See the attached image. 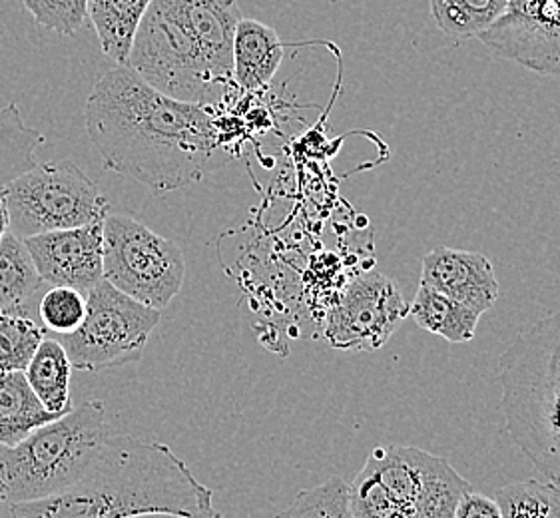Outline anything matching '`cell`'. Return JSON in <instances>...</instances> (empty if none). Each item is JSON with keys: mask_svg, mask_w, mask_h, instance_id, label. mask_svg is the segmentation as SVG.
<instances>
[{"mask_svg": "<svg viewBox=\"0 0 560 518\" xmlns=\"http://www.w3.org/2000/svg\"><path fill=\"white\" fill-rule=\"evenodd\" d=\"M24 375L46 411L62 417L72 409V401H70L72 363L68 360L67 350L58 339H43L40 348L34 353L33 361L28 363Z\"/></svg>", "mask_w": 560, "mask_h": 518, "instance_id": "e0dca14e", "label": "cell"}, {"mask_svg": "<svg viewBox=\"0 0 560 518\" xmlns=\"http://www.w3.org/2000/svg\"><path fill=\"white\" fill-rule=\"evenodd\" d=\"M453 518H501V508L491 496L469 491L460 496Z\"/></svg>", "mask_w": 560, "mask_h": 518, "instance_id": "4316f807", "label": "cell"}, {"mask_svg": "<svg viewBox=\"0 0 560 518\" xmlns=\"http://www.w3.org/2000/svg\"><path fill=\"white\" fill-rule=\"evenodd\" d=\"M104 280L140 304L162 311L182 292V249L128 214L104 217Z\"/></svg>", "mask_w": 560, "mask_h": 518, "instance_id": "ba28073f", "label": "cell"}, {"mask_svg": "<svg viewBox=\"0 0 560 518\" xmlns=\"http://www.w3.org/2000/svg\"><path fill=\"white\" fill-rule=\"evenodd\" d=\"M501 409L516 447L560 485V311L528 327L499 360Z\"/></svg>", "mask_w": 560, "mask_h": 518, "instance_id": "3957f363", "label": "cell"}, {"mask_svg": "<svg viewBox=\"0 0 560 518\" xmlns=\"http://www.w3.org/2000/svg\"><path fill=\"white\" fill-rule=\"evenodd\" d=\"M501 518H560V485L516 481L494 493Z\"/></svg>", "mask_w": 560, "mask_h": 518, "instance_id": "7402d4cb", "label": "cell"}, {"mask_svg": "<svg viewBox=\"0 0 560 518\" xmlns=\"http://www.w3.org/2000/svg\"><path fill=\"white\" fill-rule=\"evenodd\" d=\"M481 40L523 67L560 74V0H509L506 14Z\"/></svg>", "mask_w": 560, "mask_h": 518, "instance_id": "8fae6325", "label": "cell"}, {"mask_svg": "<svg viewBox=\"0 0 560 518\" xmlns=\"http://www.w3.org/2000/svg\"><path fill=\"white\" fill-rule=\"evenodd\" d=\"M45 333L26 309L0 311V372H26Z\"/></svg>", "mask_w": 560, "mask_h": 518, "instance_id": "44dd1931", "label": "cell"}, {"mask_svg": "<svg viewBox=\"0 0 560 518\" xmlns=\"http://www.w3.org/2000/svg\"><path fill=\"white\" fill-rule=\"evenodd\" d=\"M160 311L102 280L86 295V316L79 329L60 335L72 369L106 372L142 360Z\"/></svg>", "mask_w": 560, "mask_h": 518, "instance_id": "9c48e42d", "label": "cell"}, {"mask_svg": "<svg viewBox=\"0 0 560 518\" xmlns=\"http://www.w3.org/2000/svg\"><path fill=\"white\" fill-rule=\"evenodd\" d=\"M409 316L399 285L382 271H365L341 293L325 327V339L341 351H377Z\"/></svg>", "mask_w": 560, "mask_h": 518, "instance_id": "30bf717a", "label": "cell"}, {"mask_svg": "<svg viewBox=\"0 0 560 518\" xmlns=\"http://www.w3.org/2000/svg\"><path fill=\"white\" fill-rule=\"evenodd\" d=\"M84 125L104 169L154 193L186 188L230 162L212 106L174 101L130 67L96 80Z\"/></svg>", "mask_w": 560, "mask_h": 518, "instance_id": "6da1fadb", "label": "cell"}, {"mask_svg": "<svg viewBox=\"0 0 560 518\" xmlns=\"http://www.w3.org/2000/svg\"><path fill=\"white\" fill-rule=\"evenodd\" d=\"M276 518H353L349 485L341 476H334L322 485L305 488Z\"/></svg>", "mask_w": 560, "mask_h": 518, "instance_id": "cb8c5ba5", "label": "cell"}, {"mask_svg": "<svg viewBox=\"0 0 560 518\" xmlns=\"http://www.w3.org/2000/svg\"><path fill=\"white\" fill-rule=\"evenodd\" d=\"M28 433V428L21 427V425H14V423H4L0 421V445L4 447H14L19 440H23Z\"/></svg>", "mask_w": 560, "mask_h": 518, "instance_id": "83f0119b", "label": "cell"}, {"mask_svg": "<svg viewBox=\"0 0 560 518\" xmlns=\"http://www.w3.org/2000/svg\"><path fill=\"white\" fill-rule=\"evenodd\" d=\"M170 510L191 518H222L213 491L168 445L110 435L74 485L45 501L12 505V518H124Z\"/></svg>", "mask_w": 560, "mask_h": 518, "instance_id": "7a4b0ae2", "label": "cell"}, {"mask_svg": "<svg viewBox=\"0 0 560 518\" xmlns=\"http://www.w3.org/2000/svg\"><path fill=\"white\" fill-rule=\"evenodd\" d=\"M24 9L46 31L74 36L89 19V0H23Z\"/></svg>", "mask_w": 560, "mask_h": 518, "instance_id": "484cf974", "label": "cell"}, {"mask_svg": "<svg viewBox=\"0 0 560 518\" xmlns=\"http://www.w3.org/2000/svg\"><path fill=\"white\" fill-rule=\"evenodd\" d=\"M43 287L23 237L11 229L0 239V311H21Z\"/></svg>", "mask_w": 560, "mask_h": 518, "instance_id": "ac0fdd59", "label": "cell"}, {"mask_svg": "<svg viewBox=\"0 0 560 518\" xmlns=\"http://www.w3.org/2000/svg\"><path fill=\"white\" fill-rule=\"evenodd\" d=\"M421 285L487 314L499 299L493 263L479 251L435 248L423 258Z\"/></svg>", "mask_w": 560, "mask_h": 518, "instance_id": "4fadbf2b", "label": "cell"}, {"mask_svg": "<svg viewBox=\"0 0 560 518\" xmlns=\"http://www.w3.org/2000/svg\"><path fill=\"white\" fill-rule=\"evenodd\" d=\"M110 437L106 407L89 399L0 455V503L23 505L74 485Z\"/></svg>", "mask_w": 560, "mask_h": 518, "instance_id": "277c9868", "label": "cell"}, {"mask_svg": "<svg viewBox=\"0 0 560 518\" xmlns=\"http://www.w3.org/2000/svg\"><path fill=\"white\" fill-rule=\"evenodd\" d=\"M11 229V220H9V208H7V190L0 188V239Z\"/></svg>", "mask_w": 560, "mask_h": 518, "instance_id": "f1b7e54d", "label": "cell"}, {"mask_svg": "<svg viewBox=\"0 0 560 518\" xmlns=\"http://www.w3.org/2000/svg\"><path fill=\"white\" fill-rule=\"evenodd\" d=\"M124 518H191L188 515H179V513H170V510H152V513H140V515H132V517Z\"/></svg>", "mask_w": 560, "mask_h": 518, "instance_id": "f546056e", "label": "cell"}, {"mask_svg": "<svg viewBox=\"0 0 560 518\" xmlns=\"http://www.w3.org/2000/svg\"><path fill=\"white\" fill-rule=\"evenodd\" d=\"M472 491L447 459L419 447H375L349 485L353 518H453Z\"/></svg>", "mask_w": 560, "mask_h": 518, "instance_id": "5b68a950", "label": "cell"}, {"mask_svg": "<svg viewBox=\"0 0 560 518\" xmlns=\"http://www.w3.org/2000/svg\"><path fill=\"white\" fill-rule=\"evenodd\" d=\"M409 316L415 323L433 335L447 339L448 343H467L475 338L481 314L471 307L451 299L443 293L419 285L415 299L409 304Z\"/></svg>", "mask_w": 560, "mask_h": 518, "instance_id": "2e32d148", "label": "cell"}, {"mask_svg": "<svg viewBox=\"0 0 560 518\" xmlns=\"http://www.w3.org/2000/svg\"><path fill=\"white\" fill-rule=\"evenodd\" d=\"M128 67L174 101L215 106L234 89L215 72L178 0H152L138 24Z\"/></svg>", "mask_w": 560, "mask_h": 518, "instance_id": "8992f818", "label": "cell"}, {"mask_svg": "<svg viewBox=\"0 0 560 518\" xmlns=\"http://www.w3.org/2000/svg\"><path fill=\"white\" fill-rule=\"evenodd\" d=\"M58 417L46 411L24 372H0V421L34 431Z\"/></svg>", "mask_w": 560, "mask_h": 518, "instance_id": "603a6c76", "label": "cell"}, {"mask_svg": "<svg viewBox=\"0 0 560 518\" xmlns=\"http://www.w3.org/2000/svg\"><path fill=\"white\" fill-rule=\"evenodd\" d=\"M38 316L43 319L45 329L58 335H67L79 329L80 323L84 321L86 297L72 287L55 285L43 295L38 305Z\"/></svg>", "mask_w": 560, "mask_h": 518, "instance_id": "d4e9b609", "label": "cell"}, {"mask_svg": "<svg viewBox=\"0 0 560 518\" xmlns=\"http://www.w3.org/2000/svg\"><path fill=\"white\" fill-rule=\"evenodd\" d=\"M43 282L89 295L104 280V220L24 239Z\"/></svg>", "mask_w": 560, "mask_h": 518, "instance_id": "7c38bea8", "label": "cell"}, {"mask_svg": "<svg viewBox=\"0 0 560 518\" xmlns=\"http://www.w3.org/2000/svg\"><path fill=\"white\" fill-rule=\"evenodd\" d=\"M431 16L451 38H481L509 11V0H429Z\"/></svg>", "mask_w": 560, "mask_h": 518, "instance_id": "ffe728a7", "label": "cell"}, {"mask_svg": "<svg viewBox=\"0 0 560 518\" xmlns=\"http://www.w3.org/2000/svg\"><path fill=\"white\" fill-rule=\"evenodd\" d=\"M152 0H89L90 23L98 34L102 52L128 67L138 24L150 9Z\"/></svg>", "mask_w": 560, "mask_h": 518, "instance_id": "9a60e30c", "label": "cell"}, {"mask_svg": "<svg viewBox=\"0 0 560 518\" xmlns=\"http://www.w3.org/2000/svg\"><path fill=\"white\" fill-rule=\"evenodd\" d=\"M43 144L45 134L24 122L19 104L0 108V188L38 164L36 150Z\"/></svg>", "mask_w": 560, "mask_h": 518, "instance_id": "d6986e66", "label": "cell"}, {"mask_svg": "<svg viewBox=\"0 0 560 518\" xmlns=\"http://www.w3.org/2000/svg\"><path fill=\"white\" fill-rule=\"evenodd\" d=\"M11 232L33 237L89 226L108 215V198L72 160L36 164L7 188Z\"/></svg>", "mask_w": 560, "mask_h": 518, "instance_id": "52a82bcc", "label": "cell"}, {"mask_svg": "<svg viewBox=\"0 0 560 518\" xmlns=\"http://www.w3.org/2000/svg\"><path fill=\"white\" fill-rule=\"evenodd\" d=\"M283 43L278 33L254 19H242L234 36V82L242 91H261L280 70Z\"/></svg>", "mask_w": 560, "mask_h": 518, "instance_id": "5bb4252c", "label": "cell"}]
</instances>
